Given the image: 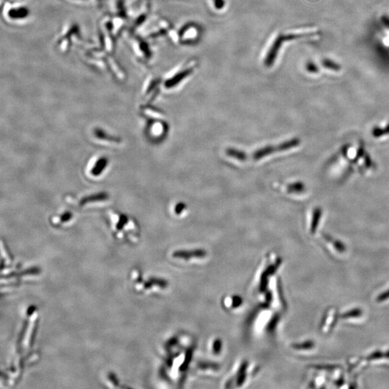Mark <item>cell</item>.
I'll return each mask as SVG.
<instances>
[{
  "instance_id": "6da1fadb",
  "label": "cell",
  "mask_w": 389,
  "mask_h": 389,
  "mask_svg": "<svg viewBox=\"0 0 389 389\" xmlns=\"http://www.w3.org/2000/svg\"><path fill=\"white\" fill-rule=\"evenodd\" d=\"M127 34L128 46L135 59L141 65L148 67L153 58V52L147 38L140 36L136 33Z\"/></svg>"
},
{
  "instance_id": "7a4b0ae2",
  "label": "cell",
  "mask_w": 389,
  "mask_h": 389,
  "mask_svg": "<svg viewBox=\"0 0 389 389\" xmlns=\"http://www.w3.org/2000/svg\"><path fill=\"white\" fill-rule=\"evenodd\" d=\"M151 0H136L129 8V23L126 33H136L149 18Z\"/></svg>"
},
{
  "instance_id": "3957f363",
  "label": "cell",
  "mask_w": 389,
  "mask_h": 389,
  "mask_svg": "<svg viewBox=\"0 0 389 389\" xmlns=\"http://www.w3.org/2000/svg\"><path fill=\"white\" fill-rule=\"evenodd\" d=\"M80 27L77 23H71L63 27L55 42V47L61 53H67L73 46L81 41Z\"/></svg>"
},
{
  "instance_id": "277c9868",
  "label": "cell",
  "mask_w": 389,
  "mask_h": 389,
  "mask_svg": "<svg viewBox=\"0 0 389 389\" xmlns=\"http://www.w3.org/2000/svg\"><path fill=\"white\" fill-rule=\"evenodd\" d=\"M2 18L10 25H22L30 18V10L21 1H2Z\"/></svg>"
},
{
  "instance_id": "5b68a950",
  "label": "cell",
  "mask_w": 389,
  "mask_h": 389,
  "mask_svg": "<svg viewBox=\"0 0 389 389\" xmlns=\"http://www.w3.org/2000/svg\"><path fill=\"white\" fill-rule=\"evenodd\" d=\"M199 67V62L197 58H190L185 62L177 67L172 71L164 81L166 89H172L179 85L181 82L191 76Z\"/></svg>"
},
{
  "instance_id": "8992f818",
  "label": "cell",
  "mask_w": 389,
  "mask_h": 389,
  "mask_svg": "<svg viewBox=\"0 0 389 389\" xmlns=\"http://www.w3.org/2000/svg\"><path fill=\"white\" fill-rule=\"evenodd\" d=\"M202 32L199 26L194 23H185L175 30L172 41L182 45H193L201 39Z\"/></svg>"
},
{
  "instance_id": "52a82bcc",
  "label": "cell",
  "mask_w": 389,
  "mask_h": 389,
  "mask_svg": "<svg viewBox=\"0 0 389 389\" xmlns=\"http://www.w3.org/2000/svg\"><path fill=\"white\" fill-rule=\"evenodd\" d=\"M286 40L285 35L276 33L269 40L262 56V61L266 67H270L274 64L280 50L282 47L283 43Z\"/></svg>"
},
{
  "instance_id": "ba28073f",
  "label": "cell",
  "mask_w": 389,
  "mask_h": 389,
  "mask_svg": "<svg viewBox=\"0 0 389 389\" xmlns=\"http://www.w3.org/2000/svg\"><path fill=\"white\" fill-rule=\"evenodd\" d=\"M174 32L175 29L172 27L171 23L161 17H158L154 20L152 27L147 33V38L156 39V38L168 36L172 40Z\"/></svg>"
},
{
  "instance_id": "9c48e42d",
  "label": "cell",
  "mask_w": 389,
  "mask_h": 389,
  "mask_svg": "<svg viewBox=\"0 0 389 389\" xmlns=\"http://www.w3.org/2000/svg\"><path fill=\"white\" fill-rule=\"evenodd\" d=\"M275 152H279L278 146H267V147L257 150L252 155V157H253L254 160H259L265 156L272 155Z\"/></svg>"
},
{
  "instance_id": "30bf717a",
  "label": "cell",
  "mask_w": 389,
  "mask_h": 389,
  "mask_svg": "<svg viewBox=\"0 0 389 389\" xmlns=\"http://www.w3.org/2000/svg\"><path fill=\"white\" fill-rule=\"evenodd\" d=\"M227 155L231 156V157L234 158V159L241 161H244L247 159V154L244 152H242V151L239 150V149H227Z\"/></svg>"
},
{
  "instance_id": "8fae6325",
  "label": "cell",
  "mask_w": 389,
  "mask_h": 389,
  "mask_svg": "<svg viewBox=\"0 0 389 389\" xmlns=\"http://www.w3.org/2000/svg\"><path fill=\"white\" fill-rule=\"evenodd\" d=\"M64 1L79 7H89L92 4L97 5L96 0H64Z\"/></svg>"
},
{
  "instance_id": "7c38bea8",
  "label": "cell",
  "mask_w": 389,
  "mask_h": 389,
  "mask_svg": "<svg viewBox=\"0 0 389 389\" xmlns=\"http://www.w3.org/2000/svg\"><path fill=\"white\" fill-rule=\"evenodd\" d=\"M107 165V160L105 158H101L99 161L95 164V167L92 170V173L94 175H100L103 172V169Z\"/></svg>"
},
{
  "instance_id": "4fadbf2b",
  "label": "cell",
  "mask_w": 389,
  "mask_h": 389,
  "mask_svg": "<svg viewBox=\"0 0 389 389\" xmlns=\"http://www.w3.org/2000/svg\"><path fill=\"white\" fill-rule=\"evenodd\" d=\"M210 1L216 10H221L225 5V0H210Z\"/></svg>"
},
{
  "instance_id": "5bb4252c",
  "label": "cell",
  "mask_w": 389,
  "mask_h": 389,
  "mask_svg": "<svg viewBox=\"0 0 389 389\" xmlns=\"http://www.w3.org/2000/svg\"><path fill=\"white\" fill-rule=\"evenodd\" d=\"M303 189V185L301 183H293L287 187V190L290 193L293 192H301Z\"/></svg>"
},
{
  "instance_id": "9a60e30c",
  "label": "cell",
  "mask_w": 389,
  "mask_h": 389,
  "mask_svg": "<svg viewBox=\"0 0 389 389\" xmlns=\"http://www.w3.org/2000/svg\"><path fill=\"white\" fill-rule=\"evenodd\" d=\"M360 314H361V311H360L359 310H353L347 312V313H344L342 317H354V316H359Z\"/></svg>"
},
{
  "instance_id": "2e32d148",
  "label": "cell",
  "mask_w": 389,
  "mask_h": 389,
  "mask_svg": "<svg viewBox=\"0 0 389 389\" xmlns=\"http://www.w3.org/2000/svg\"><path fill=\"white\" fill-rule=\"evenodd\" d=\"M186 206L185 204H179L177 205L176 207H175V212H176L177 214H180L181 213V212L185 208Z\"/></svg>"
},
{
  "instance_id": "e0dca14e",
  "label": "cell",
  "mask_w": 389,
  "mask_h": 389,
  "mask_svg": "<svg viewBox=\"0 0 389 389\" xmlns=\"http://www.w3.org/2000/svg\"><path fill=\"white\" fill-rule=\"evenodd\" d=\"M388 298H389V290L387 292V293H383L382 295L379 296V297H378V301H385V300L388 299Z\"/></svg>"
},
{
  "instance_id": "ac0fdd59",
  "label": "cell",
  "mask_w": 389,
  "mask_h": 389,
  "mask_svg": "<svg viewBox=\"0 0 389 389\" xmlns=\"http://www.w3.org/2000/svg\"><path fill=\"white\" fill-rule=\"evenodd\" d=\"M97 1V4H98V7H101V6L103 4V1L104 0H96Z\"/></svg>"
},
{
  "instance_id": "d6986e66",
  "label": "cell",
  "mask_w": 389,
  "mask_h": 389,
  "mask_svg": "<svg viewBox=\"0 0 389 389\" xmlns=\"http://www.w3.org/2000/svg\"><path fill=\"white\" fill-rule=\"evenodd\" d=\"M4 1H21L23 0H4Z\"/></svg>"
}]
</instances>
